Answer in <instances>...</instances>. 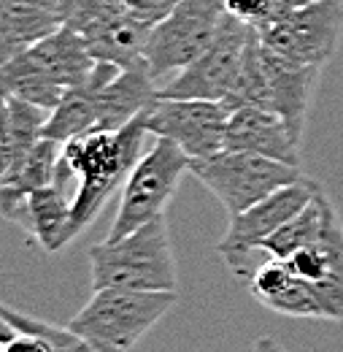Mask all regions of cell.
<instances>
[{"label":"cell","instance_id":"obj_1","mask_svg":"<svg viewBox=\"0 0 343 352\" xmlns=\"http://www.w3.org/2000/svg\"><path fill=\"white\" fill-rule=\"evenodd\" d=\"M152 135L146 128V111L119 131H95L65 141L54 182L68 190L76 184L73 214L68 239L73 241L89 222L100 214L106 201L128 182L135 163L141 160V146Z\"/></svg>","mask_w":343,"mask_h":352},{"label":"cell","instance_id":"obj_2","mask_svg":"<svg viewBox=\"0 0 343 352\" xmlns=\"http://www.w3.org/2000/svg\"><path fill=\"white\" fill-rule=\"evenodd\" d=\"M97 60L86 49L84 38L62 28L36 46L14 54L0 68L3 95L22 98L46 111H54L62 98L92 79Z\"/></svg>","mask_w":343,"mask_h":352},{"label":"cell","instance_id":"obj_3","mask_svg":"<svg viewBox=\"0 0 343 352\" xmlns=\"http://www.w3.org/2000/svg\"><path fill=\"white\" fill-rule=\"evenodd\" d=\"M92 293L106 287L125 290H176L178 271L173 258L165 214L146 222L119 241H100L89 250Z\"/></svg>","mask_w":343,"mask_h":352},{"label":"cell","instance_id":"obj_4","mask_svg":"<svg viewBox=\"0 0 343 352\" xmlns=\"http://www.w3.org/2000/svg\"><path fill=\"white\" fill-rule=\"evenodd\" d=\"M178 304V290H95L68 322L97 352H132L135 344Z\"/></svg>","mask_w":343,"mask_h":352},{"label":"cell","instance_id":"obj_5","mask_svg":"<svg viewBox=\"0 0 343 352\" xmlns=\"http://www.w3.org/2000/svg\"><path fill=\"white\" fill-rule=\"evenodd\" d=\"M319 190L322 184L316 179L303 176L255 204L252 209L230 217L224 236L216 241V255H222L224 265L238 282L249 285L255 279V274L270 261V255L262 250L265 239H270L284 222L303 212Z\"/></svg>","mask_w":343,"mask_h":352},{"label":"cell","instance_id":"obj_6","mask_svg":"<svg viewBox=\"0 0 343 352\" xmlns=\"http://www.w3.org/2000/svg\"><path fill=\"white\" fill-rule=\"evenodd\" d=\"M189 174L206 190H211V195L224 206L230 217L252 209L276 190L305 176L298 166H287L262 155L233 152V149H222L211 157L192 160Z\"/></svg>","mask_w":343,"mask_h":352},{"label":"cell","instance_id":"obj_7","mask_svg":"<svg viewBox=\"0 0 343 352\" xmlns=\"http://www.w3.org/2000/svg\"><path fill=\"white\" fill-rule=\"evenodd\" d=\"M189 163L192 157L181 146H176L168 138L154 135V146L146 155H141L132 174L122 184L119 209L106 239L119 241L135 233L138 228H143L146 222L163 217L181 176L189 171Z\"/></svg>","mask_w":343,"mask_h":352},{"label":"cell","instance_id":"obj_8","mask_svg":"<svg viewBox=\"0 0 343 352\" xmlns=\"http://www.w3.org/2000/svg\"><path fill=\"white\" fill-rule=\"evenodd\" d=\"M227 19L224 0H181L165 19H160L143 52L154 82L173 79L214 44Z\"/></svg>","mask_w":343,"mask_h":352},{"label":"cell","instance_id":"obj_9","mask_svg":"<svg viewBox=\"0 0 343 352\" xmlns=\"http://www.w3.org/2000/svg\"><path fill=\"white\" fill-rule=\"evenodd\" d=\"M257 36L270 52L289 63L324 68L341 46L343 0H314L298 11L265 22L257 28Z\"/></svg>","mask_w":343,"mask_h":352},{"label":"cell","instance_id":"obj_10","mask_svg":"<svg viewBox=\"0 0 343 352\" xmlns=\"http://www.w3.org/2000/svg\"><path fill=\"white\" fill-rule=\"evenodd\" d=\"M252 36H255L252 25L227 14L214 44L195 63H189L184 71H178L173 79H168L160 87V98H195V100L224 103V98L233 92L238 82Z\"/></svg>","mask_w":343,"mask_h":352},{"label":"cell","instance_id":"obj_11","mask_svg":"<svg viewBox=\"0 0 343 352\" xmlns=\"http://www.w3.org/2000/svg\"><path fill=\"white\" fill-rule=\"evenodd\" d=\"M230 109L216 100L157 98L146 111V128L157 138H168L192 160L211 157L224 149Z\"/></svg>","mask_w":343,"mask_h":352},{"label":"cell","instance_id":"obj_12","mask_svg":"<svg viewBox=\"0 0 343 352\" xmlns=\"http://www.w3.org/2000/svg\"><path fill=\"white\" fill-rule=\"evenodd\" d=\"M287 265L295 276L314 285L327 320H343V220L333 209L327 228L319 241L311 247H303L292 258H287Z\"/></svg>","mask_w":343,"mask_h":352},{"label":"cell","instance_id":"obj_13","mask_svg":"<svg viewBox=\"0 0 343 352\" xmlns=\"http://www.w3.org/2000/svg\"><path fill=\"white\" fill-rule=\"evenodd\" d=\"M224 149L252 152V155H262V157L298 166V168L303 166L300 141L292 135L287 122L276 111L259 109V106H244V109L230 111Z\"/></svg>","mask_w":343,"mask_h":352},{"label":"cell","instance_id":"obj_14","mask_svg":"<svg viewBox=\"0 0 343 352\" xmlns=\"http://www.w3.org/2000/svg\"><path fill=\"white\" fill-rule=\"evenodd\" d=\"M259 60H262L265 79H268V106H270V111H276L287 122L292 135L303 144L311 95H314L322 68H308V65L289 63V60L279 57L276 52H270L262 41H259Z\"/></svg>","mask_w":343,"mask_h":352},{"label":"cell","instance_id":"obj_15","mask_svg":"<svg viewBox=\"0 0 343 352\" xmlns=\"http://www.w3.org/2000/svg\"><path fill=\"white\" fill-rule=\"evenodd\" d=\"M65 28V0H0V60Z\"/></svg>","mask_w":343,"mask_h":352},{"label":"cell","instance_id":"obj_16","mask_svg":"<svg viewBox=\"0 0 343 352\" xmlns=\"http://www.w3.org/2000/svg\"><path fill=\"white\" fill-rule=\"evenodd\" d=\"M246 287L257 304L268 307L276 314L295 317V320H327L314 285L295 276L287 261L270 258Z\"/></svg>","mask_w":343,"mask_h":352},{"label":"cell","instance_id":"obj_17","mask_svg":"<svg viewBox=\"0 0 343 352\" xmlns=\"http://www.w3.org/2000/svg\"><path fill=\"white\" fill-rule=\"evenodd\" d=\"M152 22L135 16L132 11H122L111 19H103L97 25H92L89 30L82 33L86 49L92 52L95 60L100 63H111L117 68H132L143 60V52L149 44V33H152Z\"/></svg>","mask_w":343,"mask_h":352},{"label":"cell","instance_id":"obj_18","mask_svg":"<svg viewBox=\"0 0 343 352\" xmlns=\"http://www.w3.org/2000/svg\"><path fill=\"white\" fill-rule=\"evenodd\" d=\"M51 111L14 95H3V146H0V182L11 179L43 138Z\"/></svg>","mask_w":343,"mask_h":352},{"label":"cell","instance_id":"obj_19","mask_svg":"<svg viewBox=\"0 0 343 352\" xmlns=\"http://www.w3.org/2000/svg\"><path fill=\"white\" fill-rule=\"evenodd\" d=\"M71 214H73V195H68V190L51 182L27 195V228L25 230L38 239V244L46 252H60L65 244H71L68 239Z\"/></svg>","mask_w":343,"mask_h":352},{"label":"cell","instance_id":"obj_20","mask_svg":"<svg viewBox=\"0 0 343 352\" xmlns=\"http://www.w3.org/2000/svg\"><path fill=\"white\" fill-rule=\"evenodd\" d=\"M333 204L330 198L324 195V187L316 192V198L298 212L292 220H287L270 239H265L262 250L270 255V258H279V261H287L292 258L295 252H300L303 247H311L314 241L322 239L324 228H327V220L333 214Z\"/></svg>","mask_w":343,"mask_h":352},{"label":"cell","instance_id":"obj_21","mask_svg":"<svg viewBox=\"0 0 343 352\" xmlns=\"http://www.w3.org/2000/svg\"><path fill=\"white\" fill-rule=\"evenodd\" d=\"M62 141L57 138H49L43 135L41 141L30 149V155L25 157V163L19 166V171L0 182V187H8V190H16V192H25L30 195L33 190H41L46 184L54 182L57 176V166H60V157H62Z\"/></svg>","mask_w":343,"mask_h":352},{"label":"cell","instance_id":"obj_22","mask_svg":"<svg viewBox=\"0 0 343 352\" xmlns=\"http://www.w3.org/2000/svg\"><path fill=\"white\" fill-rule=\"evenodd\" d=\"M0 320H5L8 325H14L16 331L22 333H33L36 339H41L49 352H97L84 336H79L71 325H54L49 320L41 317H33V314H25L19 309L3 307L0 309Z\"/></svg>","mask_w":343,"mask_h":352},{"label":"cell","instance_id":"obj_23","mask_svg":"<svg viewBox=\"0 0 343 352\" xmlns=\"http://www.w3.org/2000/svg\"><path fill=\"white\" fill-rule=\"evenodd\" d=\"M122 11H128L122 0H65V28L82 36L92 25L111 19Z\"/></svg>","mask_w":343,"mask_h":352},{"label":"cell","instance_id":"obj_24","mask_svg":"<svg viewBox=\"0 0 343 352\" xmlns=\"http://www.w3.org/2000/svg\"><path fill=\"white\" fill-rule=\"evenodd\" d=\"M224 6H227V14L230 16L252 25L255 30L262 28L265 22H270V16H273L270 0H224Z\"/></svg>","mask_w":343,"mask_h":352},{"label":"cell","instance_id":"obj_25","mask_svg":"<svg viewBox=\"0 0 343 352\" xmlns=\"http://www.w3.org/2000/svg\"><path fill=\"white\" fill-rule=\"evenodd\" d=\"M0 328H3V352H49L41 339H36L33 333L16 331L5 320H0Z\"/></svg>","mask_w":343,"mask_h":352},{"label":"cell","instance_id":"obj_26","mask_svg":"<svg viewBox=\"0 0 343 352\" xmlns=\"http://www.w3.org/2000/svg\"><path fill=\"white\" fill-rule=\"evenodd\" d=\"M130 11L152 25H157L160 19H165L173 8L181 3V0H122Z\"/></svg>","mask_w":343,"mask_h":352},{"label":"cell","instance_id":"obj_27","mask_svg":"<svg viewBox=\"0 0 343 352\" xmlns=\"http://www.w3.org/2000/svg\"><path fill=\"white\" fill-rule=\"evenodd\" d=\"M308 3H314V0H270V6H273V16L270 19H279V16L289 14V11H298Z\"/></svg>","mask_w":343,"mask_h":352},{"label":"cell","instance_id":"obj_28","mask_svg":"<svg viewBox=\"0 0 343 352\" xmlns=\"http://www.w3.org/2000/svg\"><path fill=\"white\" fill-rule=\"evenodd\" d=\"M252 352H287L273 336H262V339H257L255 342V347H252Z\"/></svg>","mask_w":343,"mask_h":352}]
</instances>
